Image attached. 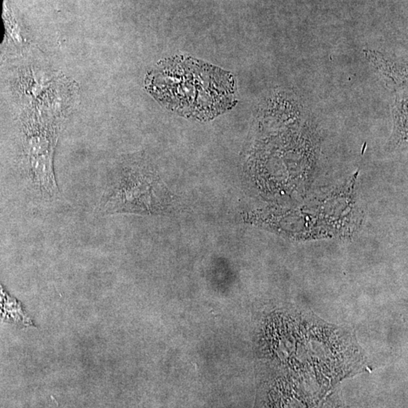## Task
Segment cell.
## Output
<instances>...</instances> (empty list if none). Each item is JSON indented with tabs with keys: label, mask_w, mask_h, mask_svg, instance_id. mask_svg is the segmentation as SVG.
Segmentation results:
<instances>
[{
	"label": "cell",
	"mask_w": 408,
	"mask_h": 408,
	"mask_svg": "<svg viewBox=\"0 0 408 408\" xmlns=\"http://www.w3.org/2000/svg\"><path fill=\"white\" fill-rule=\"evenodd\" d=\"M144 87L160 105L191 120H212L237 103L231 73L187 56L159 62L146 75Z\"/></svg>",
	"instance_id": "1"
},
{
	"label": "cell",
	"mask_w": 408,
	"mask_h": 408,
	"mask_svg": "<svg viewBox=\"0 0 408 408\" xmlns=\"http://www.w3.org/2000/svg\"><path fill=\"white\" fill-rule=\"evenodd\" d=\"M167 189L143 155L120 160L113 170L99 202L100 214L154 215L169 211Z\"/></svg>",
	"instance_id": "2"
}]
</instances>
